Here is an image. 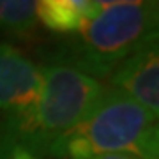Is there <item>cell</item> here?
Returning <instances> with one entry per match:
<instances>
[{"label":"cell","instance_id":"obj_5","mask_svg":"<svg viewBox=\"0 0 159 159\" xmlns=\"http://www.w3.org/2000/svg\"><path fill=\"white\" fill-rule=\"evenodd\" d=\"M111 89L159 117V50L157 39L125 58L106 78Z\"/></svg>","mask_w":159,"mask_h":159},{"label":"cell","instance_id":"obj_1","mask_svg":"<svg viewBox=\"0 0 159 159\" xmlns=\"http://www.w3.org/2000/svg\"><path fill=\"white\" fill-rule=\"evenodd\" d=\"M159 4L102 2L97 14L74 34L44 50L48 64H62L94 80H106L125 58L157 39Z\"/></svg>","mask_w":159,"mask_h":159},{"label":"cell","instance_id":"obj_7","mask_svg":"<svg viewBox=\"0 0 159 159\" xmlns=\"http://www.w3.org/2000/svg\"><path fill=\"white\" fill-rule=\"evenodd\" d=\"M39 21L35 2L30 0H0V32L12 39L29 41L35 37Z\"/></svg>","mask_w":159,"mask_h":159},{"label":"cell","instance_id":"obj_6","mask_svg":"<svg viewBox=\"0 0 159 159\" xmlns=\"http://www.w3.org/2000/svg\"><path fill=\"white\" fill-rule=\"evenodd\" d=\"M96 0H39L35 16L39 25L53 34L71 35L101 9Z\"/></svg>","mask_w":159,"mask_h":159},{"label":"cell","instance_id":"obj_4","mask_svg":"<svg viewBox=\"0 0 159 159\" xmlns=\"http://www.w3.org/2000/svg\"><path fill=\"white\" fill-rule=\"evenodd\" d=\"M43 85V66L11 43H0V111L6 113V119L34 108L41 99Z\"/></svg>","mask_w":159,"mask_h":159},{"label":"cell","instance_id":"obj_2","mask_svg":"<svg viewBox=\"0 0 159 159\" xmlns=\"http://www.w3.org/2000/svg\"><path fill=\"white\" fill-rule=\"evenodd\" d=\"M44 85L39 102L23 115L6 119L0 131V159L23 150L35 157L83 119L106 90V83L62 64L43 66Z\"/></svg>","mask_w":159,"mask_h":159},{"label":"cell","instance_id":"obj_8","mask_svg":"<svg viewBox=\"0 0 159 159\" xmlns=\"http://www.w3.org/2000/svg\"><path fill=\"white\" fill-rule=\"evenodd\" d=\"M90 159H142L136 157L133 154H122V152H115V154H101V156H94Z\"/></svg>","mask_w":159,"mask_h":159},{"label":"cell","instance_id":"obj_9","mask_svg":"<svg viewBox=\"0 0 159 159\" xmlns=\"http://www.w3.org/2000/svg\"><path fill=\"white\" fill-rule=\"evenodd\" d=\"M9 159H39V157H35V156H32L29 152H23V150H16V152L11 154Z\"/></svg>","mask_w":159,"mask_h":159},{"label":"cell","instance_id":"obj_3","mask_svg":"<svg viewBox=\"0 0 159 159\" xmlns=\"http://www.w3.org/2000/svg\"><path fill=\"white\" fill-rule=\"evenodd\" d=\"M115 152L159 159V122L157 115L106 85L94 108L50 148L48 156L90 159Z\"/></svg>","mask_w":159,"mask_h":159}]
</instances>
